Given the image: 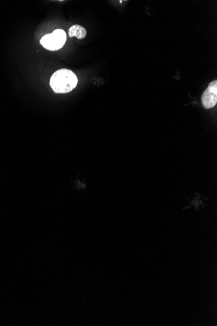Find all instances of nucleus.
Instances as JSON below:
<instances>
[{
	"mask_svg": "<svg viewBox=\"0 0 217 326\" xmlns=\"http://www.w3.org/2000/svg\"><path fill=\"white\" fill-rule=\"evenodd\" d=\"M78 79L71 70L62 69L55 71L50 81V85L55 93H68L77 87Z\"/></svg>",
	"mask_w": 217,
	"mask_h": 326,
	"instance_id": "f257e3e1",
	"label": "nucleus"
},
{
	"mask_svg": "<svg viewBox=\"0 0 217 326\" xmlns=\"http://www.w3.org/2000/svg\"><path fill=\"white\" fill-rule=\"evenodd\" d=\"M67 35L64 30L57 29L52 33L45 35L40 40V44L47 50L56 51L63 48L66 42Z\"/></svg>",
	"mask_w": 217,
	"mask_h": 326,
	"instance_id": "f03ea898",
	"label": "nucleus"
},
{
	"mask_svg": "<svg viewBox=\"0 0 217 326\" xmlns=\"http://www.w3.org/2000/svg\"><path fill=\"white\" fill-rule=\"evenodd\" d=\"M201 101L202 106L206 109H210L216 106L217 103V81L211 82L208 87L202 94Z\"/></svg>",
	"mask_w": 217,
	"mask_h": 326,
	"instance_id": "7ed1b4c3",
	"label": "nucleus"
},
{
	"mask_svg": "<svg viewBox=\"0 0 217 326\" xmlns=\"http://www.w3.org/2000/svg\"><path fill=\"white\" fill-rule=\"evenodd\" d=\"M69 36L71 38L75 36L79 40H83L87 36V30L80 25H73L69 28Z\"/></svg>",
	"mask_w": 217,
	"mask_h": 326,
	"instance_id": "20e7f679",
	"label": "nucleus"
}]
</instances>
